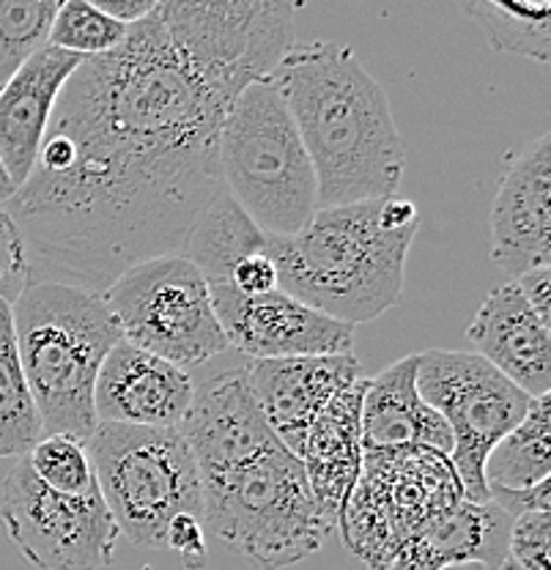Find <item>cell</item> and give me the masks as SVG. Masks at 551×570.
<instances>
[{
	"label": "cell",
	"mask_w": 551,
	"mask_h": 570,
	"mask_svg": "<svg viewBox=\"0 0 551 570\" xmlns=\"http://www.w3.org/2000/svg\"><path fill=\"white\" fill-rule=\"evenodd\" d=\"M225 110L159 14L129 26L112 52L82 58L31 174L3 206L31 281L105 294L140 261L184 255L225 189L217 157Z\"/></svg>",
	"instance_id": "obj_1"
},
{
	"label": "cell",
	"mask_w": 551,
	"mask_h": 570,
	"mask_svg": "<svg viewBox=\"0 0 551 570\" xmlns=\"http://www.w3.org/2000/svg\"><path fill=\"white\" fill-rule=\"evenodd\" d=\"M316 170L318 209L399 195L406 148L387 94L352 47L294 45L269 75Z\"/></svg>",
	"instance_id": "obj_2"
},
{
	"label": "cell",
	"mask_w": 551,
	"mask_h": 570,
	"mask_svg": "<svg viewBox=\"0 0 551 570\" xmlns=\"http://www.w3.org/2000/svg\"><path fill=\"white\" fill-rule=\"evenodd\" d=\"M417 228V206L399 195L322 206L296 234L269 236L277 285L324 316L365 324L399 302Z\"/></svg>",
	"instance_id": "obj_3"
},
{
	"label": "cell",
	"mask_w": 551,
	"mask_h": 570,
	"mask_svg": "<svg viewBox=\"0 0 551 570\" xmlns=\"http://www.w3.org/2000/svg\"><path fill=\"white\" fill-rule=\"evenodd\" d=\"M11 316L41 431L88 442L99 425L94 412L99 367L124 341L105 296L67 283L31 281L11 302Z\"/></svg>",
	"instance_id": "obj_4"
},
{
	"label": "cell",
	"mask_w": 551,
	"mask_h": 570,
	"mask_svg": "<svg viewBox=\"0 0 551 570\" xmlns=\"http://www.w3.org/2000/svg\"><path fill=\"white\" fill-rule=\"evenodd\" d=\"M204 530L260 570H283L324 549L335 524L322 513L302 461L286 444L200 474Z\"/></svg>",
	"instance_id": "obj_5"
},
{
	"label": "cell",
	"mask_w": 551,
	"mask_h": 570,
	"mask_svg": "<svg viewBox=\"0 0 551 570\" xmlns=\"http://www.w3.org/2000/svg\"><path fill=\"white\" fill-rule=\"evenodd\" d=\"M217 157L225 193L266 236H292L316 214V170L269 77L223 112Z\"/></svg>",
	"instance_id": "obj_6"
},
{
	"label": "cell",
	"mask_w": 551,
	"mask_h": 570,
	"mask_svg": "<svg viewBox=\"0 0 551 570\" xmlns=\"http://www.w3.org/2000/svg\"><path fill=\"white\" fill-rule=\"evenodd\" d=\"M86 450L118 534L138 549L163 551L181 515L204 519L200 474L179 428L99 423Z\"/></svg>",
	"instance_id": "obj_7"
},
{
	"label": "cell",
	"mask_w": 551,
	"mask_h": 570,
	"mask_svg": "<svg viewBox=\"0 0 551 570\" xmlns=\"http://www.w3.org/2000/svg\"><path fill=\"white\" fill-rule=\"evenodd\" d=\"M461 502L459 474L440 450H363V466L337 513V530L357 560L371 570H387L414 532Z\"/></svg>",
	"instance_id": "obj_8"
},
{
	"label": "cell",
	"mask_w": 551,
	"mask_h": 570,
	"mask_svg": "<svg viewBox=\"0 0 551 570\" xmlns=\"http://www.w3.org/2000/svg\"><path fill=\"white\" fill-rule=\"evenodd\" d=\"M157 14L184 61L225 105L266 80L296 45L288 0H159Z\"/></svg>",
	"instance_id": "obj_9"
},
{
	"label": "cell",
	"mask_w": 551,
	"mask_h": 570,
	"mask_svg": "<svg viewBox=\"0 0 551 570\" xmlns=\"http://www.w3.org/2000/svg\"><path fill=\"white\" fill-rule=\"evenodd\" d=\"M105 305L124 341L179 367L228 352L209 285L187 255L140 261L112 281Z\"/></svg>",
	"instance_id": "obj_10"
},
{
	"label": "cell",
	"mask_w": 551,
	"mask_h": 570,
	"mask_svg": "<svg viewBox=\"0 0 551 570\" xmlns=\"http://www.w3.org/2000/svg\"><path fill=\"white\" fill-rule=\"evenodd\" d=\"M417 390L453 433L455 474L466 502L489 504L483 466L491 448L511 433L532 397L480 354L431 348L420 354Z\"/></svg>",
	"instance_id": "obj_11"
},
{
	"label": "cell",
	"mask_w": 551,
	"mask_h": 570,
	"mask_svg": "<svg viewBox=\"0 0 551 570\" xmlns=\"http://www.w3.org/2000/svg\"><path fill=\"white\" fill-rule=\"evenodd\" d=\"M0 521L39 570H102L116 557L118 527L99 489L69 497L47 489L22 455L6 474Z\"/></svg>",
	"instance_id": "obj_12"
},
{
	"label": "cell",
	"mask_w": 551,
	"mask_h": 570,
	"mask_svg": "<svg viewBox=\"0 0 551 570\" xmlns=\"http://www.w3.org/2000/svg\"><path fill=\"white\" fill-rule=\"evenodd\" d=\"M211 305L230 348L253 360L352 354L354 326L313 311L286 291L245 296L234 288H209Z\"/></svg>",
	"instance_id": "obj_13"
},
{
	"label": "cell",
	"mask_w": 551,
	"mask_h": 570,
	"mask_svg": "<svg viewBox=\"0 0 551 570\" xmlns=\"http://www.w3.org/2000/svg\"><path fill=\"white\" fill-rule=\"evenodd\" d=\"M491 261L519 277L551 266V135L543 132L502 176L491 206Z\"/></svg>",
	"instance_id": "obj_14"
},
{
	"label": "cell",
	"mask_w": 551,
	"mask_h": 570,
	"mask_svg": "<svg viewBox=\"0 0 551 570\" xmlns=\"http://www.w3.org/2000/svg\"><path fill=\"white\" fill-rule=\"evenodd\" d=\"M179 433L193 453L198 474L220 472L281 442L260 414L247 382V367L215 373L195 384L193 406Z\"/></svg>",
	"instance_id": "obj_15"
},
{
	"label": "cell",
	"mask_w": 551,
	"mask_h": 570,
	"mask_svg": "<svg viewBox=\"0 0 551 570\" xmlns=\"http://www.w3.org/2000/svg\"><path fill=\"white\" fill-rule=\"evenodd\" d=\"M357 379H363V365L354 354L283 356L247 365V382L266 425L296 459L316 414Z\"/></svg>",
	"instance_id": "obj_16"
},
{
	"label": "cell",
	"mask_w": 551,
	"mask_h": 570,
	"mask_svg": "<svg viewBox=\"0 0 551 570\" xmlns=\"http://www.w3.org/2000/svg\"><path fill=\"white\" fill-rule=\"evenodd\" d=\"M195 384L184 367L118 341L94 387L97 423L179 428L193 406Z\"/></svg>",
	"instance_id": "obj_17"
},
{
	"label": "cell",
	"mask_w": 551,
	"mask_h": 570,
	"mask_svg": "<svg viewBox=\"0 0 551 570\" xmlns=\"http://www.w3.org/2000/svg\"><path fill=\"white\" fill-rule=\"evenodd\" d=\"M82 58L58 47H39L0 86V165L14 187L31 174L58 97Z\"/></svg>",
	"instance_id": "obj_18"
},
{
	"label": "cell",
	"mask_w": 551,
	"mask_h": 570,
	"mask_svg": "<svg viewBox=\"0 0 551 570\" xmlns=\"http://www.w3.org/2000/svg\"><path fill=\"white\" fill-rule=\"evenodd\" d=\"M549 330L511 281L485 296L470 324V341L515 387L530 397H543L551 390Z\"/></svg>",
	"instance_id": "obj_19"
},
{
	"label": "cell",
	"mask_w": 551,
	"mask_h": 570,
	"mask_svg": "<svg viewBox=\"0 0 551 570\" xmlns=\"http://www.w3.org/2000/svg\"><path fill=\"white\" fill-rule=\"evenodd\" d=\"M367 379L341 390L316 414L302 442L299 461L318 508L337 530V513L363 466V395Z\"/></svg>",
	"instance_id": "obj_20"
},
{
	"label": "cell",
	"mask_w": 551,
	"mask_h": 570,
	"mask_svg": "<svg viewBox=\"0 0 551 570\" xmlns=\"http://www.w3.org/2000/svg\"><path fill=\"white\" fill-rule=\"evenodd\" d=\"M420 354L384 367L367 379L363 395V450L431 448L453 453V433L417 390Z\"/></svg>",
	"instance_id": "obj_21"
},
{
	"label": "cell",
	"mask_w": 551,
	"mask_h": 570,
	"mask_svg": "<svg viewBox=\"0 0 551 570\" xmlns=\"http://www.w3.org/2000/svg\"><path fill=\"white\" fill-rule=\"evenodd\" d=\"M511 515L494 504L461 502L399 549L387 570H444L453 566H483L496 570L508 560Z\"/></svg>",
	"instance_id": "obj_22"
},
{
	"label": "cell",
	"mask_w": 551,
	"mask_h": 570,
	"mask_svg": "<svg viewBox=\"0 0 551 570\" xmlns=\"http://www.w3.org/2000/svg\"><path fill=\"white\" fill-rule=\"evenodd\" d=\"M549 395L532 397L530 409L511 433L491 448L483 478L489 491H521L551 480Z\"/></svg>",
	"instance_id": "obj_23"
},
{
	"label": "cell",
	"mask_w": 551,
	"mask_h": 570,
	"mask_svg": "<svg viewBox=\"0 0 551 570\" xmlns=\"http://www.w3.org/2000/svg\"><path fill=\"white\" fill-rule=\"evenodd\" d=\"M41 436L37 401L17 352L11 305L0 299V459H22Z\"/></svg>",
	"instance_id": "obj_24"
},
{
	"label": "cell",
	"mask_w": 551,
	"mask_h": 570,
	"mask_svg": "<svg viewBox=\"0 0 551 570\" xmlns=\"http://www.w3.org/2000/svg\"><path fill=\"white\" fill-rule=\"evenodd\" d=\"M63 3L67 0H0V86L31 52L47 45Z\"/></svg>",
	"instance_id": "obj_25"
},
{
	"label": "cell",
	"mask_w": 551,
	"mask_h": 570,
	"mask_svg": "<svg viewBox=\"0 0 551 570\" xmlns=\"http://www.w3.org/2000/svg\"><path fill=\"white\" fill-rule=\"evenodd\" d=\"M26 461L31 463L41 483L58 494L80 497L99 489L86 442L67 433H45L26 455Z\"/></svg>",
	"instance_id": "obj_26"
},
{
	"label": "cell",
	"mask_w": 551,
	"mask_h": 570,
	"mask_svg": "<svg viewBox=\"0 0 551 570\" xmlns=\"http://www.w3.org/2000/svg\"><path fill=\"white\" fill-rule=\"evenodd\" d=\"M127 28L129 26H121L112 17L102 14L86 0H67L52 20L47 45L75 52L80 58L105 56L121 45Z\"/></svg>",
	"instance_id": "obj_27"
},
{
	"label": "cell",
	"mask_w": 551,
	"mask_h": 570,
	"mask_svg": "<svg viewBox=\"0 0 551 570\" xmlns=\"http://www.w3.org/2000/svg\"><path fill=\"white\" fill-rule=\"evenodd\" d=\"M551 513L549 510H530L515 515L508 534V557L521 570H551Z\"/></svg>",
	"instance_id": "obj_28"
},
{
	"label": "cell",
	"mask_w": 551,
	"mask_h": 570,
	"mask_svg": "<svg viewBox=\"0 0 551 570\" xmlns=\"http://www.w3.org/2000/svg\"><path fill=\"white\" fill-rule=\"evenodd\" d=\"M206 285H209V288H234L236 294L245 296H256L266 294V291L281 288V285H277V264L269 253V236H266V245H260L242 255V258H236L225 275L215 277V281H209Z\"/></svg>",
	"instance_id": "obj_29"
},
{
	"label": "cell",
	"mask_w": 551,
	"mask_h": 570,
	"mask_svg": "<svg viewBox=\"0 0 551 570\" xmlns=\"http://www.w3.org/2000/svg\"><path fill=\"white\" fill-rule=\"evenodd\" d=\"M28 281H31V272H28L20 230L14 228L9 214L0 209V299L11 305Z\"/></svg>",
	"instance_id": "obj_30"
},
{
	"label": "cell",
	"mask_w": 551,
	"mask_h": 570,
	"mask_svg": "<svg viewBox=\"0 0 551 570\" xmlns=\"http://www.w3.org/2000/svg\"><path fill=\"white\" fill-rule=\"evenodd\" d=\"M549 485L551 480L521 491H489V502L500 508L505 515H511V519L521 513H530V510H549Z\"/></svg>",
	"instance_id": "obj_31"
},
{
	"label": "cell",
	"mask_w": 551,
	"mask_h": 570,
	"mask_svg": "<svg viewBox=\"0 0 551 570\" xmlns=\"http://www.w3.org/2000/svg\"><path fill=\"white\" fill-rule=\"evenodd\" d=\"M543 324L551 326V266H535L513 281Z\"/></svg>",
	"instance_id": "obj_32"
},
{
	"label": "cell",
	"mask_w": 551,
	"mask_h": 570,
	"mask_svg": "<svg viewBox=\"0 0 551 570\" xmlns=\"http://www.w3.org/2000/svg\"><path fill=\"white\" fill-rule=\"evenodd\" d=\"M86 3H91L94 9L112 17V20L121 22V26L144 22L159 11V0H86Z\"/></svg>",
	"instance_id": "obj_33"
},
{
	"label": "cell",
	"mask_w": 551,
	"mask_h": 570,
	"mask_svg": "<svg viewBox=\"0 0 551 570\" xmlns=\"http://www.w3.org/2000/svg\"><path fill=\"white\" fill-rule=\"evenodd\" d=\"M14 193H17L14 181H11L9 174H6V168H3V165H0V209H3L6 200H9Z\"/></svg>",
	"instance_id": "obj_34"
},
{
	"label": "cell",
	"mask_w": 551,
	"mask_h": 570,
	"mask_svg": "<svg viewBox=\"0 0 551 570\" xmlns=\"http://www.w3.org/2000/svg\"><path fill=\"white\" fill-rule=\"evenodd\" d=\"M444 570H485V568L483 566H475V562H470V566H453V568H444ZM496 570H521V568L515 566L511 557H508V560L502 562V566L496 568Z\"/></svg>",
	"instance_id": "obj_35"
}]
</instances>
